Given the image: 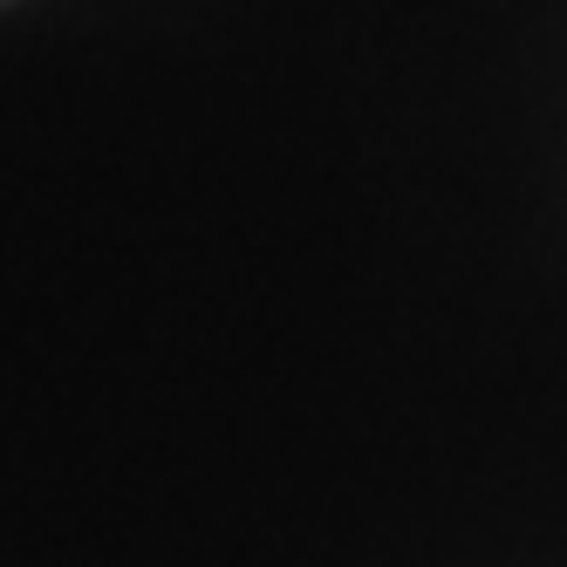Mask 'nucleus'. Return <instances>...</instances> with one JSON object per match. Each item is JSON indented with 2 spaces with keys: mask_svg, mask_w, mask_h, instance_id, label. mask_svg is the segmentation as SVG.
<instances>
[]
</instances>
